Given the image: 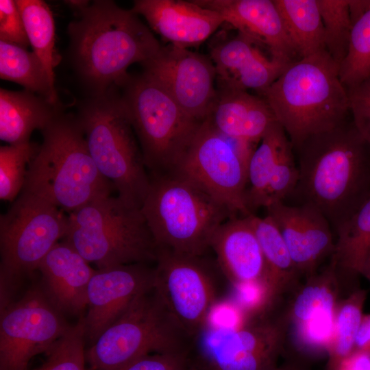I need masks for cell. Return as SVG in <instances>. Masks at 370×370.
<instances>
[{
  "instance_id": "6da1fadb",
  "label": "cell",
  "mask_w": 370,
  "mask_h": 370,
  "mask_svg": "<svg viewBox=\"0 0 370 370\" xmlns=\"http://www.w3.org/2000/svg\"><path fill=\"white\" fill-rule=\"evenodd\" d=\"M294 151L299 180L292 196L318 209L334 230L370 197V145L352 117Z\"/></svg>"
},
{
  "instance_id": "7a4b0ae2",
  "label": "cell",
  "mask_w": 370,
  "mask_h": 370,
  "mask_svg": "<svg viewBox=\"0 0 370 370\" xmlns=\"http://www.w3.org/2000/svg\"><path fill=\"white\" fill-rule=\"evenodd\" d=\"M77 14L68 25L70 55L89 95L121 89L130 76L128 67L147 62L161 47L137 14L112 1H94Z\"/></svg>"
},
{
  "instance_id": "3957f363",
  "label": "cell",
  "mask_w": 370,
  "mask_h": 370,
  "mask_svg": "<svg viewBox=\"0 0 370 370\" xmlns=\"http://www.w3.org/2000/svg\"><path fill=\"white\" fill-rule=\"evenodd\" d=\"M261 97L294 150L310 136L334 129L351 116L339 66L326 49L291 63Z\"/></svg>"
},
{
  "instance_id": "277c9868",
  "label": "cell",
  "mask_w": 370,
  "mask_h": 370,
  "mask_svg": "<svg viewBox=\"0 0 370 370\" xmlns=\"http://www.w3.org/2000/svg\"><path fill=\"white\" fill-rule=\"evenodd\" d=\"M41 132L43 140L29 165L22 190L69 213L111 195L114 187L95 164L76 116L63 111Z\"/></svg>"
},
{
  "instance_id": "5b68a950",
  "label": "cell",
  "mask_w": 370,
  "mask_h": 370,
  "mask_svg": "<svg viewBox=\"0 0 370 370\" xmlns=\"http://www.w3.org/2000/svg\"><path fill=\"white\" fill-rule=\"evenodd\" d=\"M119 90L89 95L75 116L99 172L119 197L141 208L150 177Z\"/></svg>"
},
{
  "instance_id": "8992f818",
  "label": "cell",
  "mask_w": 370,
  "mask_h": 370,
  "mask_svg": "<svg viewBox=\"0 0 370 370\" xmlns=\"http://www.w3.org/2000/svg\"><path fill=\"white\" fill-rule=\"evenodd\" d=\"M141 206L157 249L201 256L217 228L233 217L221 203L187 179L172 173L149 175Z\"/></svg>"
},
{
  "instance_id": "52a82bcc",
  "label": "cell",
  "mask_w": 370,
  "mask_h": 370,
  "mask_svg": "<svg viewBox=\"0 0 370 370\" xmlns=\"http://www.w3.org/2000/svg\"><path fill=\"white\" fill-rule=\"evenodd\" d=\"M64 241L98 269L156 261L157 248L141 208L111 195L68 215Z\"/></svg>"
},
{
  "instance_id": "ba28073f",
  "label": "cell",
  "mask_w": 370,
  "mask_h": 370,
  "mask_svg": "<svg viewBox=\"0 0 370 370\" xmlns=\"http://www.w3.org/2000/svg\"><path fill=\"white\" fill-rule=\"evenodd\" d=\"M121 89L149 174L173 173L201 123L144 73L130 75Z\"/></svg>"
},
{
  "instance_id": "9c48e42d",
  "label": "cell",
  "mask_w": 370,
  "mask_h": 370,
  "mask_svg": "<svg viewBox=\"0 0 370 370\" xmlns=\"http://www.w3.org/2000/svg\"><path fill=\"white\" fill-rule=\"evenodd\" d=\"M284 312L223 323L212 318L187 348L188 370H272L287 342Z\"/></svg>"
},
{
  "instance_id": "30bf717a",
  "label": "cell",
  "mask_w": 370,
  "mask_h": 370,
  "mask_svg": "<svg viewBox=\"0 0 370 370\" xmlns=\"http://www.w3.org/2000/svg\"><path fill=\"white\" fill-rule=\"evenodd\" d=\"M67 228L68 215L63 210L24 190L1 215V308L13 301L21 279L38 271Z\"/></svg>"
},
{
  "instance_id": "8fae6325",
  "label": "cell",
  "mask_w": 370,
  "mask_h": 370,
  "mask_svg": "<svg viewBox=\"0 0 370 370\" xmlns=\"http://www.w3.org/2000/svg\"><path fill=\"white\" fill-rule=\"evenodd\" d=\"M153 289L139 296L86 352L91 370H116L144 356L187 349Z\"/></svg>"
},
{
  "instance_id": "7c38bea8",
  "label": "cell",
  "mask_w": 370,
  "mask_h": 370,
  "mask_svg": "<svg viewBox=\"0 0 370 370\" xmlns=\"http://www.w3.org/2000/svg\"><path fill=\"white\" fill-rule=\"evenodd\" d=\"M257 146L222 134L206 119L173 173L202 188L233 217L247 216L248 165Z\"/></svg>"
},
{
  "instance_id": "4fadbf2b",
  "label": "cell",
  "mask_w": 370,
  "mask_h": 370,
  "mask_svg": "<svg viewBox=\"0 0 370 370\" xmlns=\"http://www.w3.org/2000/svg\"><path fill=\"white\" fill-rule=\"evenodd\" d=\"M201 256L157 249L153 289L187 338L205 325L217 304L213 280Z\"/></svg>"
},
{
  "instance_id": "5bb4252c",
  "label": "cell",
  "mask_w": 370,
  "mask_h": 370,
  "mask_svg": "<svg viewBox=\"0 0 370 370\" xmlns=\"http://www.w3.org/2000/svg\"><path fill=\"white\" fill-rule=\"evenodd\" d=\"M41 286L1 309L0 370H27L69 328Z\"/></svg>"
},
{
  "instance_id": "9a60e30c",
  "label": "cell",
  "mask_w": 370,
  "mask_h": 370,
  "mask_svg": "<svg viewBox=\"0 0 370 370\" xmlns=\"http://www.w3.org/2000/svg\"><path fill=\"white\" fill-rule=\"evenodd\" d=\"M341 280L334 262L306 278L293 291L283 310L287 341L301 354L318 356L328 354L334 331L335 314Z\"/></svg>"
},
{
  "instance_id": "2e32d148",
  "label": "cell",
  "mask_w": 370,
  "mask_h": 370,
  "mask_svg": "<svg viewBox=\"0 0 370 370\" xmlns=\"http://www.w3.org/2000/svg\"><path fill=\"white\" fill-rule=\"evenodd\" d=\"M193 119L208 117L217 95V74L210 58L189 49L169 45L141 64Z\"/></svg>"
},
{
  "instance_id": "e0dca14e",
  "label": "cell",
  "mask_w": 370,
  "mask_h": 370,
  "mask_svg": "<svg viewBox=\"0 0 370 370\" xmlns=\"http://www.w3.org/2000/svg\"><path fill=\"white\" fill-rule=\"evenodd\" d=\"M155 268L133 263L97 269L87 291L86 337L92 343L141 295L153 287Z\"/></svg>"
},
{
  "instance_id": "ac0fdd59",
  "label": "cell",
  "mask_w": 370,
  "mask_h": 370,
  "mask_svg": "<svg viewBox=\"0 0 370 370\" xmlns=\"http://www.w3.org/2000/svg\"><path fill=\"white\" fill-rule=\"evenodd\" d=\"M265 208L280 232L300 276L308 278L317 272L335 248L332 227L325 217L308 204L277 202Z\"/></svg>"
},
{
  "instance_id": "d6986e66",
  "label": "cell",
  "mask_w": 370,
  "mask_h": 370,
  "mask_svg": "<svg viewBox=\"0 0 370 370\" xmlns=\"http://www.w3.org/2000/svg\"><path fill=\"white\" fill-rule=\"evenodd\" d=\"M262 48L240 32L213 44L210 55L217 87L254 90L261 96L291 64L267 56Z\"/></svg>"
},
{
  "instance_id": "ffe728a7",
  "label": "cell",
  "mask_w": 370,
  "mask_h": 370,
  "mask_svg": "<svg viewBox=\"0 0 370 370\" xmlns=\"http://www.w3.org/2000/svg\"><path fill=\"white\" fill-rule=\"evenodd\" d=\"M132 10L169 45L186 49L199 45L225 24L219 13L195 0H135Z\"/></svg>"
},
{
  "instance_id": "44dd1931",
  "label": "cell",
  "mask_w": 370,
  "mask_h": 370,
  "mask_svg": "<svg viewBox=\"0 0 370 370\" xmlns=\"http://www.w3.org/2000/svg\"><path fill=\"white\" fill-rule=\"evenodd\" d=\"M219 13L229 24L249 37L275 59L288 64L299 60L273 0H195Z\"/></svg>"
},
{
  "instance_id": "7402d4cb",
  "label": "cell",
  "mask_w": 370,
  "mask_h": 370,
  "mask_svg": "<svg viewBox=\"0 0 370 370\" xmlns=\"http://www.w3.org/2000/svg\"><path fill=\"white\" fill-rule=\"evenodd\" d=\"M249 215L227 219L217 228L210 243L219 267L234 287L268 282L266 262Z\"/></svg>"
},
{
  "instance_id": "603a6c76",
  "label": "cell",
  "mask_w": 370,
  "mask_h": 370,
  "mask_svg": "<svg viewBox=\"0 0 370 370\" xmlns=\"http://www.w3.org/2000/svg\"><path fill=\"white\" fill-rule=\"evenodd\" d=\"M42 291L62 313L80 314L87 308V291L95 272L65 241L56 243L40 262Z\"/></svg>"
},
{
  "instance_id": "cb8c5ba5",
  "label": "cell",
  "mask_w": 370,
  "mask_h": 370,
  "mask_svg": "<svg viewBox=\"0 0 370 370\" xmlns=\"http://www.w3.org/2000/svg\"><path fill=\"white\" fill-rule=\"evenodd\" d=\"M207 119L222 134L256 145L278 122L262 97L247 90L217 86Z\"/></svg>"
},
{
  "instance_id": "d4e9b609",
  "label": "cell",
  "mask_w": 370,
  "mask_h": 370,
  "mask_svg": "<svg viewBox=\"0 0 370 370\" xmlns=\"http://www.w3.org/2000/svg\"><path fill=\"white\" fill-rule=\"evenodd\" d=\"M63 112L60 103H52L29 91L0 89V138L10 145L30 141L32 132L45 129Z\"/></svg>"
},
{
  "instance_id": "484cf974",
  "label": "cell",
  "mask_w": 370,
  "mask_h": 370,
  "mask_svg": "<svg viewBox=\"0 0 370 370\" xmlns=\"http://www.w3.org/2000/svg\"><path fill=\"white\" fill-rule=\"evenodd\" d=\"M251 224L261 247L268 273V282L280 301L300 283L301 277L284 238L270 217L249 215Z\"/></svg>"
},
{
  "instance_id": "4316f807",
  "label": "cell",
  "mask_w": 370,
  "mask_h": 370,
  "mask_svg": "<svg viewBox=\"0 0 370 370\" xmlns=\"http://www.w3.org/2000/svg\"><path fill=\"white\" fill-rule=\"evenodd\" d=\"M334 262L342 282L361 274L370 255V197L335 230Z\"/></svg>"
},
{
  "instance_id": "83f0119b",
  "label": "cell",
  "mask_w": 370,
  "mask_h": 370,
  "mask_svg": "<svg viewBox=\"0 0 370 370\" xmlns=\"http://www.w3.org/2000/svg\"><path fill=\"white\" fill-rule=\"evenodd\" d=\"M293 145L287 134L275 123L264 136L254 151L248 165L246 206L251 214L265 208L269 183L284 151Z\"/></svg>"
},
{
  "instance_id": "f1b7e54d",
  "label": "cell",
  "mask_w": 370,
  "mask_h": 370,
  "mask_svg": "<svg viewBox=\"0 0 370 370\" xmlns=\"http://www.w3.org/2000/svg\"><path fill=\"white\" fill-rule=\"evenodd\" d=\"M299 59L325 49L317 0H273Z\"/></svg>"
},
{
  "instance_id": "f546056e",
  "label": "cell",
  "mask_w": 370,
  "mask_h": 370,
  "mask_svg": "<svg viewBox=\"0 0 370 370\" xmlns=\"http://www.w3.org/2000/svg\"><path fill=\"white\" fill-rule=\"evenodd\" d=\"M0 77L17 83L52 103L60 102L42 62L26 48L0 40Z\"/></svg>"
},
{
  "instance_id": "4dcf8cb0",
  "label": "cell",
  "mask_w": 370,
  "mask_h": 370,
  "mask_svg": "<svg viewBox=\"0 0 370 370\" xmlns=\"http://www.w3.org/2000/svg\"><path fill=\"white\" fill-rule=\"evenodd\" d=\"M22 16L29 45L54 83L59 57L55 50V23L49 5L42 0H15Z\"/></svg>"
},
{
  "instance_id": "1f68e13d",
  "label": "cell",
  "mask_w": 370,
  "mask_h": 370,
  "mask_svg": "<svg viewBox=\"0 0 370 370\" xmlns=\"http://www.w3.org/2000/svg\"><path fill=\"white\" fill-rule=\"evenodd\" d=\"M367 291L356 288L338 303L333 339L328 352V369H334L354 352L356 334L363 317Z\"/></svg>"
},
{
  "instance_id": "d6a6232c",
  "label": "cell",
  "mask_w": 370,
  "mask_h": 370,
  "mask_svg": "<svg viewBox=\"0 0 370 370\" xmlns=\"http://www.w3.org/2000/svg\"><path fill=\"white\" fill-rule=\"evenodd\" d=\"M370 76V0L352 22L347 53L339 66V77L347 89Z\"/></svg>"
},
{
  "instance_id": "836d02e7",
  "label": "cell",
  "mask_w": 370,
  "mask_h": 370,
  "mask_svg": "<svg viewBox=\"0 0 370 370\" xmlns=\"http://www.w3.org/2000/svg\"><path fill=\"white\" fill-rule=\"evenodd\" d=\"M40 145L28 141L0 147V198L14 201L22 191L29 165Z\"/></svg>"
},
{
  "instance_id": "e575fe53",
  "label": "cell",
  "mask_w": 370,
  "mask_h": 370,
  "mask_svg": "<svg viewBox=\"0 0 370 370\" xmlns=\"http://www.w3.org/2000/svg\"><path fill=\"white\" fill-rule=\"evenodd\" d=\"M324 29L326 51L338 65L349 47L352 23L349 0H317Z\"/></svg>"
},
{
  "instance_id": "d590c367",
  "label": "cell",
  "mask_w": 370,
  "mask_h": 370,
  "mask_svg": "<svg viewBox=\"0 0 370 370\" xmlns=\"http://www.w3.org/2000/svg\"><path fill=\"white\" fill-rule=\"evenodd\" d=\"M84 318L71 325L45 353L42 364L32 370H85Z\"/></svg>"
},
{
  "instance_id": "8d00e7d4",
  "label": "cell",
  "mask_w": 370,
  "mask_h": 370,
  "mask_svg": "<svg viewBox=\"0 0 370 370\" xmlns=\"http://www.w3.org/2000/svg\"><path fill=\"white\" fill-rule=\"evenodd\" d=\"M347 90L352 121L370 145V76Z\"/></svg>"
},
{
  "instance_id": "74e56055",
  "label": "cell",
  "mask_w": 370,
  "mask_h": 370,
  "mask_svg": "<svg viewBox=\"0 0 370 370\" xmlns=\"http://www.w3.org/2000/svg\"><path fill=\"white\" fill-rule=\"evenodd\" d=\"M0 40L26 48L29 42L16 1L0 0Z\"/></svg>"
},
{
  "instance_id": "f35d334b",
  "label": "cell",
  "mask_w": 370,
  "mask_h": 370,
  "mask_svg": "<svg viewBox=\"0 0 370 370\" xmlns=\"http://www.w3.org/2000/svg\"><path fill=\"white\" fill-rule=\"evenodd\" d=\"M186 354L187 349L153 353L116 370H188Z\"/></svg>"
},
{
  "instance_id": "ab89813d",
  "label": "cell",
  "mask_w": 370,
  "mask_h": 370,
  "mask_svg": "<svg viewBox=\"0 0 370 370\" xmlns=\"http://www.w3.org/2000/svg\"><path fill=\"white\" fill-rule=\"evenodd\" d=\"M332 370H370V353L354 352Z\"/></svg>"
},
{
  "instance_id": "60d3db41",
  "label": "cell",
  "mask_w": 370,
  "mask_h": 370,
  "mask_svg": "<svg viewBox=\"0 0 370 370\" xmlns=\"http://www.w3.org/2000/svg\"><path fill=\"white\" fill-rule=\"evenodd\" d=\"M354 352L370 353V314H364L356 334Z\"/></svg>"
},
{
  "instance_id": "b9f144b4",
  "label": "cell",
  "mask_w": 370,
  "mask_h": 370,
  "mask_svg": "<svg viewBox=\"0 0 370 370\" xmlns=\"http://www.w3.org/2000/svg\"><path fill=\"white\" fill-rule=\"evenodd\" d=\"M272 370H308L306 367L296 361H289L281 365H278Z\"/></svg>"
},
{
  "instance_id": "7bdbcfd3",
  "label": "cell",
  "mask_w": 370,
  "mask_h": 370,
  "mask_svg": "<svg viewBox=\"0 0 370 370\" xmlns=\"http://www.w3.org/2000/svg\"><path fill=\"white\" fill-rule=\"evenodd\" d=\"M64 2L77 12L86 8L90 5L89 1L84 0H69L64 1Z\"/></svg>"
},
{
  "instance_id": "ee69618b",
  "label": "cell",
  "mask_w": 370,
  "mask_h": 370,
  "mask_svg": "<svg viewBox=\"0 0 370 370\" xmlns=\"http://www.w3.org/2000/svg\"><path fill=\"white\" fill-rule=\"evenodd\" d=\"M360 275H363L370 282V255L362 268Z\"/></svg>"
}]
</instances>
